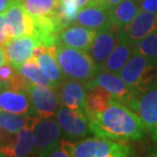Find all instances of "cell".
<instances>
[{"label": "cell", "mask_w": 157, "mask_h": 157, "mask_svg": "<svg viewBox=\"0 0 157 157\" xmlns=\"http://www.w3.org/2000/svg\"><path fill=\"white\" fill-rule=\"evenodd\" d=\"M94 136L119 142L143 139L145 127L137 113L122 103L113 100L103 111L86 115Z\"/></svg>", "instance_id": "cell-1"}, {"label": "cell", "mask_w": 157, "mask_h": 157, "mask_svg": "<svg viewBox=\"0 0 157 157\" xmlns=\"http://www.w3.org/2000/svg\"><path fill=\"white\" fill-rule=\"evenodd\" d=\"M60 144L71 157H134V150L127 142L99 137L78 141L62 139Z\"/></svg>", "instance_id": "cell-2"}, {"label": "cell", "mask_w": 157, "mask_h": 157, "mask_svg": "<svg viewBox=\"0 0 157 157\" xmlns=\"http://www.w3.org/2000/svg\"><path fill=\"white\" fill-rule=\"evenodd\" d=\"M55 58L65 78L86 84L100 71L99 67L89 53L84 50L57 44L55 48Z\"/></svg>", "instance_id": "cell-3"}, {"label": "cell", "mask_w": 157, "mask_h": 157, "mask_svg": "<svg viewBox=\"0 0 157 157\" xmlns=\"http://www.w3.org/2000/svg\"><path fill=\"white\" fill-rule=\"evenodd\" d=\"M157 75L155 59L135 54L121 68L118 76L138 94L149 89Z\"/></svg>", "instance_id": "cell-4"}, {"label": "cell", "mask_w": 157, "mask_h": 157, "mask_svg": "<svg viewBox=\"0 0 157 157\" xmlns=\"http://www.w3.org/2000/svg\"><path fill=\"white\" fill-rule=\"evenodd\" d=\"M86 89L91 87L98 86L105 89L111 94L114 100L122 103L128 108H133L136 100L139 96L136 91H134L118 75L100 71L96 77L90 82L85 84Z\"/></svg>", "instance_id": "cell-5"}, {"label": "cell", "mask_w": 157, "mask_h": 157, "mask_svg": "<svg viewBox=\"0 0 157 157\" xmlns=\"http://www.w3.org/2000/svg\"><path fill=\"white\" fill-rule=\"evenodd\" d=\"M56 89L52 87L31 84L27 92L31 100V115L38 118L55 117L60 102Z\"/></svg>", "instance_id": "cell-6"}, {"label": "cell", "mask_w": 157, "mask_h": 157, "mask_svg": "<svg viewBox=\"0 0 157 157\" xmlns=\"http://www.w3.org/2000/svg\"><path fill=\"white\" fill-rule=\"evenodd\" d=\"M2 13L9 39L34 35V20L20 0H12Z\"/></svg>", "instance_id": "cell-7"}, {"label": "cell", "mask_w": 157, "mask_h": 157, "mask_svg": "<svg viewBox=\"0 0 157 157\" xmlns=\"http://www.w3.org/2000/svg\"><path fill=\"white\" fill-rule=\"evenodd\" d=\"M55 118L61 133L68 140H81L92 134L85 112L60 105L55 113Z\"/></svg>", "instance_id": "cell-8"}, {"label": "cell", "mask_w": 157, "mask_h": 157, "mask_svg": "<svg viewBox=\"0 0 157 157\" xmlns=\"http://www.w3.org/2000/svg\"><path fill=\"white\" fill-rule=\"evenodd\" d=\"M132 110L138 114L153 141L157 142V87L140 93Z\"/></svg>", "instance_id": "cell-9"}, {"label": "cell", "mask_w": 157, "mask_h": 157, "mask_svg": "<svg viewBox=\"0 0 157 157\" xmlns=\"http://www.w3.org/2000/svg\"><path fill=\"white\" fill-rule=\"evenodd\" d=\"M40 44L35 36H24L11 38L3 44V50L8 62L15 71H17L25 62L33 57V52Z\"/></svg>", "instance_id": "cell-10"}, {"label": "cell", "mask_w": 157, "mask_h": 157, "mask_svg": "<svg viewBox=\"0 0 157 157\" xmlns=\"http://www.w3.org/2000/svg\"><path fill=\"white\" fill-rule=\"evenodd\" d=\"M34 153L40 154L59 143L61 130L57 121L53 117L38 118L33 127Z\"/></svg>", "instance_id": "cell-11"}, {"label": "cell", "mask_w": 157, "mask_h": 157, "mask_svg": "<svg viewBox=\"0 0 157 157\" xmlns=\"http://www.w3.org/2000/svg\"><path fill=\"white\" fill-rule=\"evenodd\" d=\"M71 25H78L96 32L113 28L109 18V10L95 1L80 9Z\"/></svg>", "instance_id": "cell-12"}, {"label": "cell", "mask_w": 157, "mask_h": 157, "mask_svg": "<svg viewBox=\"0 0 157 157\" xmlns=\"http://www.w3.org/2000/svg\"><path fill=\"white\" fill-rule=\"evenodd\" d=\"M0 111L31 115V100L26 90H18L0 83Z\"/></svg>", "instance_id": "cell-13"}, {"label": "cell", "mask_w": 157, "mask_h": 157, "mask_svg": "<svg viewBox=\"0 0 157 157\" xmlns=\"http://www.w3.org/2000/svg\"><path fill=\"white\" fill-rule=\"evenodd\" d=\"M121 39V30L114 27L108 30L97 32L95 39H94L88 53L95 61V63L99 67V68H101L104 62L107 60L109 55L117 47Z\"/></svg>", "instance_id": "cell-14"}, {"label": "cell", "mask_w": 157, "mask_h": 157, "mask_svg": "<svg viewBox=\"0 0 157 157\" xmlns=\"http://www.w3.org/2000/svg\"><path fill=\"white\" fill-rule=\"evenodd\" d=\"M60 105L74 110H86L87 89L84 83L71 78H64L56 89Z\"/></svg>", "instance_id": "cell-15"}, {"label": "cell", "mask_w": 157, "mask_h": 157, "mask_svg": "<svg viewBox=\"0 0 157 157\" xmlns=\"http://www.w3.org/2000/svg\"><path fill=\"white\" fill-rule=\"evenodd\" d=\"M157 31V13L141 10L133 21L121 30V35L128 42L136 44Z\"/></svg>", "instance_id": "cell-16"}, {"label": "cell", "mask_w": 157, "mask_h": 157, "mask_svg": "<svg viewBox=\"0 0 157 157\" xmlns=\"http://www.w3.org/2000/svg\"><path fill=\"white\" fill-rule=\"evenodd\" d=\"M96 34V31L88 28L78 25H70L60 30L57 37V44L88 52Z\"/></svg>", "instance_id": "cell-17"}, {"label": "cell", "mask_w": 157, "mask_h": 157, "mask_svg": "<svg viewBox=\"0 0 157 157\" xmlns=\"http://www.w3.org/2000/svg\"><path fill=\"white\" fill-rule=\"evenodd\" d=\"M34 124L21 128L6 145L0 147V151L2 152V154L5 157L29 156L34 151Z\"/></svg>", "instance_id": "cell-18"}, {"label": "cell", "mask_w": 157, "mask_h": 157, "mask_svg": "<svg viewBox=\"0 0 157 157\" xmlns=\"http://www.w3.org/2000/svg\"><path fill=\"white\" fill-rule=\"evenodd\" d=\"M38 117L0 111V147L6 145L15 134L27 125L33 124Z\"/></svg>", "instance_id": "cell-19"}, {"label": "cell", "mask_w": 157, "mask_h": 157, "mask_svg": "<svg viewBox=\"0 0 157 157\" xmlns=\"http://www.w3.org/2000/svg\"><path fill=\"white\" fill-rule=\"evenodd\" d=\"M135 54V44L128 42L121 37L119 43L117 45L107 60L104 62L100 71L118 75L122 67L127 64L131 57Z\"/></svg>", "instance_id": "cell-20"}, {"label": "cell", "mask_w": 157, "mask_h": 157, "mask_svg": "<svg viewBox=\"0 0 157 157\" xmlns=\"http://www.w3.org/2000/svg\"><path fill=\"white\" fill-rule=\"evenodd\" d=\"M140 11L136 0H124L117 6L109 9V18L112 27L122 30L134 21Z\"/></svg>", "instance_id": "cell-21"}, {"label": "cell", "mask_w": 157, "mask_h": 157, "mask_svg": "<svg viewBox=\"0 0 157 157\" xmlns=\"http://www.w3.org/2000/svg\"><path fill=\"white\" fill-rule=\"evenodd\" d=\"M55 46H50L48 52L40 55L36 58L40 70L45 75L52 83V86L54 89H57V87L64 80V76L57 63V60L55 58Z\"/></svg>", "instance_id": "cell-22"}, {"label": "cell", "mask_w": 157, "mask_h": 157, "mask_svg": "<svg viewBox=\"0 0 157 157\" xmlns=\"http://www.w3.org/2000/svg\"><path fill=\"white\" fill-rule=\"evenodd\" d=\"M113 97L101 87L94 86L87 89L86 94V110L85 114H96L106 109L111 102L113 101Z\"/></svg>", "instance_id": "cell-23"}, {"label": "cell", "mask_w": 157, "mask_h": 157, "mask_svg": "<svg viewBox=\"0 0 157 157\" xmlns=\"http://www.w3.org/2000/svg\"><path fill=\"white\" fill-rule=\"evenodd\" d=\"M33 17H52L58 12L60 0H20Z\"/></svg>", "instance_id": "cell-24"}, {"label": "cell", "mask_w": 157, "mask_h": 157, "mask_svg": "<svg viewBox=\"0 0 157 157\" xmlns=\"http://www.w3.org/2000/svg\"><path fill=\"white\" fill-rule=\"evenodd\" d=\"M17 71L20 73L26 80L29 81L31 84L53 88L50 80L40 70L38 62H37L35 57H32L27 62H25Z\"/></svg>", "instance_id": "cell-25"}, {"label": "cell", "mask_w": 157, "mask_h": 157, "mask_svg": "<svg viewBox=\"0 0 157 157\" xmlns=\"http://www.w3.org/2000/svg\"><path fill=\"white\" fill-rule=\"evenodd\" d=\"M93 1L94 0H60L57 13L65 27L70 26L75 21L78 10Z\"/></svg>", "instance_id": "cell-26"}, {"label": "cell", "mask_w": 157, "mask_h": 157, "mask_svg": "<svg viewBox=\"0 0 157 157\" xmlns=\"http://www.w3.org/2000/svg\"><path fill=\"white\" fill-rule=\"evenodd\" d=\"M135 53L157 60V31L135 44Z\"/></svg>", "instance_id": "cell-27"}, {"label": "cell", "mask_w": 157, "mask_h": 157, "mask_svg": "<svg viewBox=\"0 0 157 157\" xmlns=\"http://www.w3.org/2000/svg\"><path fill=\"white\" fill-rule=\"evenodd\" d=\"M38 157H71V155L62 148L61 144L59 142L55 146L40 153Z\"/></svg>", "instance_id": "cell-28"}, {"label": "cell", "mask_w": 157, "mask_h": 157, "mask_svg": "<svg viewBox=\"0 0 157 157\" xmlns=\"http://www.w3.org/2000/svg\"><path fill=\"white\" fill-rule=\"evenodd\" d=\"M15 71H17L8 62L3 63L1 65V68H0V83L7 85L9 83V81L11 80V78L13 77Z\"/></svg>", "instance_id": "cell-29"}, {"label": "cell", "mask_w": 157, "mask_h": 157, "mask_svg": "<svg viewBox=\"0 0 157 157\" xmlns=\"http://www.w3.org/2000/svg\"><path fill=\"white\" fill-rule=\"evenodd\" d=\"M140 10L157 13V0H136Z\"/></svg>", "instance_id": "cell-30"}, {"label": "cell", "mask_w": 157, "mask_h": 157, "mask_svg": "<svg viewBox=\"0 0 157 157\" xmlns=\"http://www.w3.org/2000/svg\"><path fill=\"white\" fill-rule=\"evenodd\" d=\"M9 40L7 31H6L5 27V20L3 17V13L0 12V45H3Z\"/></svg>", "instance_id": "cell-31"}, {"label": "cell", "mask_w": 157, "mask_h": 157, "mask_svg": "<svg viewBox=\"0 0 157 157\" xmlns=\"http://www.w3.org/2000/svg\"><path fill=\"white\" fill-rule=\"evenodd\" d=\"M94 1L109 10V9L117 6L118 3H121V1H124V0H94Z\"/></svg>", "instance_id": "cell-32"}, {"label": "cell", "mask_w": 157, "mask_h": 157, "mask_svg": "<svg viewBox=\"0 0 157 157\" xmlns=\"http://www.w3.org/2000/svg\"><path fill=\"white\" fill-rule=\"evenodd\" d=\"M11 1L12 0H0V12L4 11Z\"/></svg>", "instance_id": "cell-33"}, {"label": "cell", "mask_w": 157, "mask_h": 157, "mask_svg": "<svg viewBox=\"0 0 157 157\" xmlns=\"http://www.w3.org/2000/svg\"><path fill=\"white\" fill-rule=\"evenodd\" d=\"M6 62L5 54H4V50H3V46L0 45V63L3 64Z\"/></svg>", "instance_id": "cell-34"}, {"label": "cell", "mask_w": 157, "mask_h": 157, "mask_svg": "<svg viewBox=\"0 0 157 157\" xmlns=\"http://www.w3.org/2000/svg\"><path fill=\"white\" fill-rule=\"evenodd\" d=\"M0 157H5L4 155L2 154V152H1V151H0Z\"/></svg>", "instance_id": "cell-35"}, {"label": "cell", "mask_w": 157, "mask_h": 157, "mask_svg": "<svg viewBox=\"0 0 157 157\" xmlns=\"http://www.w3.org/2000/svg\"><path fill=\"white\" fill-rule=\"evenodd\" d=\"M151 157H157V154H154V155H152Z\"/></svg>", "instance_id": "cell-36"}, {"label": "cell", "mask_w": 157, "mask_h": 157, "mask_svg": "<svg viewBox=\"0 0 157 157\" xmlns=\"http://www.w3.org/2000/svg\"><path fill=\"white\" fill-rule=\"evenodd\" d=\"M1 65H2V64H1V63H0V68H1Z\"/></svg>", "instance_id": "cell-37"}]
</instances>
